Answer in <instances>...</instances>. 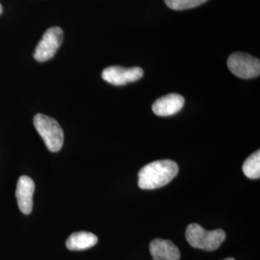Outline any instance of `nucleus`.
I'll return each instance as SVG.
<instances>
[{"mask_svg": "<svg viewBox=\"0 0 260 260\" xmlns=\"http://www.w3.org/2000/svg\"><path fill=\"white\" fill-rule=\"evenodd\" d=\"M35 191V183L32 178L22 176L19 178L16 198L18 201L19 210L25 215L31 213L33 208V194Z\"/></svg>", "mask_w": 260, "mask_h": 260, "instance_id": "nucleus-7", "label": "nucleus"}, {"mask_svg": "<svg viewBox=\"0 0 260 260\" xmlns=\"http://www.w3.org/2000/svg\"><path fill=\"white\" fill-rule=\"evenodd\" d=\"M149 251L153 260H179L180 251L170 240L154 239L149 244Z\"/></svg>", "mask_w": 260, "mask_h": 260, "instance_id": "nucleus-9", "label": "nucleus"}, {"mask_svg": "<svg viewBox=\"0 0 260 260\" xmlns=\"http://www.w3.org/2000/svg\"><path fill=\"white\" fill-rule=\"evenodd\" d=\"M206 1L207 0H165V3L170 9L182 11L196 8Z\"/></svg>", "mask_w": 260, "mask_h": 260, "instance_id": "nucleus-12", "label": "nucleus"}, {"mask_svg": "<svg viewBox=\"0 0 260 260\" xmlns=\"http://www.w3.org/2000/svg\"><path fill=\"white\" fill-rule=\"evenodd\" d=\"M143 75L144 72L139 67L127 69L119 66L108 67L103 70L102 74L103 80L116 86H122L130 82H135L141 79Z\"/></svg>", "mask_w": 260, "mask_h": 260, "instance_id": "nucleus-6", "label": "nucleus"}, {"mask_svg": "<svg viewBox=\"0 0 260 260\" xmlns=\"http://www.w3.org/2000/svg\"><path fill=\"white\" fill-rule=\"evenodd\" d=\"M33 122L47 149L52 152H57L62 149L64 144V132L58 121L46 115L37 114L34 117Z\"/></svg>", "mask_w": 260, "mask_h": 260, "instance_id": "nucleus-3", "label": "nucleus"}, {"mask_svg": "<svg viewBox=\"0 0 260 260\" xmlns=\"http://www.w3.org/2000/svg\"><path fill=\"white\" fill-rule=\"evenodd\" d=\"M228 67L233 75L243 79H250L260 75L259 59L243 52H235L229 57Z\"/></svg>", "mask_w": 260, "mask_h": 260, "instance_id": "nucleus-4", "label": "nucleus"}, {"mask_svg": "<svg viewBox=\"0 0 260 260\" xmlns=\"http://www.w3.org/2000/svg\"><path fill=\"white\" fill-rule=\"evenodd\" d=\"M244 175L251 179H258L260 177V151L257 150L247 158L243 164Z\"/></svg>", "mask_w": 260, "mask_h": 260, "instance_id": "nucleus-11", "label": "nucleus"}, {"mask_svg": "<svg viewBox=\"0 0 260 260\" xmlns=\"http://www.w3.org/2000/svg\"><path fill=\"white\" fill-rule=\"evenodd\" d=\"M178 173V166L172 160H158L140 170L138 185L144 190H153L167 185Z\"/></svg>", "mask_w": 260, "mask_h": 260, "instance_id": "nucleus-1", "label": "nucleus"}, {"mask_svg": "<svg viewBox=\"0 0 260 260\" xmlns=\"http://www.w3.org/2000/svg\"><path fill=\"white\" fill-rule=\"evenodd\" d=\"M98 237L93 233L78 232L73 233L66 242V246L70 251H84L96 245Z\"/></svg>", "mask_w": 260, "mask_h": 260, "instance_id": "nucleus-10", "label": "nucleus"}, {"mask_svg": "<svg viewBox=\"0 0 260 260\" xmlns=\"http://www.w3.org/2000/svg\"><path fill=\"white\" fill-rule=\"evenodd\" d=\"M185 100L178 93H169L155 101L152 111L159 117H168L177 114L184 106Z\"/></svg>", "mask_w": 260, "mask_h": 260, "instance_id": "nucleus-8", "label": "nucleus"}, {"mask_svg": "<svg viewBox=\"0 0 260 260\" xmlns=\"http://www.w3.org/2000/svg\"><path fill=\"white\" fill-rule=\"evenodd\" d=\"M223 260H235L234 258H233V257H229V258H225V259Z\"/></svg>", "mask_w": 260, "mask_h": 260, "instance_id": "nucleus-13", "label": "nucleus"}, {"mask_svg": "<svg viewBox=\"0 0 260 260\" xmlns=\"http://www.w3.org/2000/svg\"><path fill=\"white\" fill-rule=\"evenodd\" d=\"M185 236L190 246L207 251L217 250L225 240L223 230L206 231L199 223H190L186 229Z\"/></svg>", "mask_w": 260, "mask_h": 260, "instance_id": "nucleus-2", "label": "nucleus"}, {"mask_svg": "<svg viewBox=\"0 0 260 260\" xmlns=\"http://www.w3.org/2000/svg\"><path fill=\"white\" fill-rule=\"evenodd\" d=\"M64 32L60 27H50L43 35L34 51V58L38 62H46L55 55L63 43Z\"/></svg>", "mask_w": 260, "mask_h": 260, "instance_id": "nucleus-5", "label": "nucleus"}, {"mask_svg": "<svg viewBox=\"0 0 260 260\" xmlns=\"http://www.w3.org/2000/svg\"><path fill=\"white\" fill-rule=\"evenodd\" d=\"M1 13H2V5L0 4V15H1Z\"/></svg>", "mask_w": 260, "mask_h": 260, "instance_id": "nucleus-14", "label": "nucleus"}]
</instances>
